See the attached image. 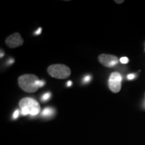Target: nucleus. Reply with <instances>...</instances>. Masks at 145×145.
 <instances>
[{"mask_svg": "<svg viewBox=\"0 0 145 145\" xmlns=\"http://www.w3.org/2000/svg\"><path fill=\"white\" fill-rule=\"evenodd\" d=\"M39 77L33 74H25L18 78V86L27 93H34L40 88Z\"/></svg>", "mask_w": 145, "mask_h": 145, "instance_id": "nucleus-1", "label": "nucleus"}, {"mask_svg": "<svg viewBox=\"0 0 145 145\" xmlns=\"http://www.w3.org/2000/svg\"><path fill=\"white\" fill-rule=\"evenodd\" d=\"M48 73L52 77L59 79H65L69 77L71 71L70 68L63 64L52 65L48 67Z\"/></svg>", "mask_w": 145, "mask_h": 145, "instance_id": "nucleus-2", "label": "nucleus"}, {"mask_svg": "<svg viewBox=\"0 0 145 145\" xmlns=\"http://www.w3.org/2000/svg\"><path fill=\"white\" fill-rule=\"evenodd\" d=\"M19 106L21 109L24 108L28 109L30 115L31 116H36L40 112V106L39 103L30 97H24L19 102Z\"/></svg>", "mask_w": 145, "mask_h": 145, "instance_id": "nucleus-3", "label": "nucleus"}, {"mask_svg": "<svg viewBox=\"0 0 145 145\" xmlns=\"http://www.w3.org/2000/svg\"><path fill=\"white\" fill-rule=\"evenodd\" d=\"M122 77L118 72H114L110 75L108 79L109 89L113 93H118L122 88Z\"/></svg>", "mask_w": 145, "mask_h": 145, "instance_id": "nucleus-4", "label": "nucleus"}, {"mask_svg": "<svg viewBox=\"0 0 145 145\" xmlns=\"http://www.w3.org/2000/svg\"><path fill=\"white\" fill-rule=\"evenodd\" d=\"M98 61L103 66L106 67H113L116 66L119 62V59L118 57L112 54H101L99 55Z\"/></svg>", "mask_w": 145, "mask_h": 145, "instance_id": "nucleus-5", "label": "nucleus"}, {"mask_svg": "<svg viewBox=\"0 0 145 145\" xmlns=\"http://www.w3.org/2000/svg\"><path fill=\"white\" fill-rule=\"evenodd\" d=\"M5 44L11 48H16L24 44V40L20 34L16 32L9 36L5 40Z\"/></svg>", "mask_w": 145, "mask_h": 145, "instance_id": "nucleus-6", "label": "nucleus"}, {"mask_svg": "<svg viewBox=\"0 0 145 145\" xmlns=\"http://www.w3.org/2000/svg\"><path fill=\"white\" fill-rule=\"evenodd\" d=\"M54 113V110L51 108H46L42 112V116H50Z\"/></svg>", "mask_w": 145, "mask_h": 145, "instance_id": "nucleus-7", "label": "nucleus"}, {"mask_svg": "<svg viewBox=\"0 0 145 145\" xmlns=\"http://www.w3.org/2000/svg\"><path fill=\"white\" fill-rule=\"evenodd\" d=\"M50 96H51V95H50V93H46L42 95V97L41 99L42 101H47L50 98Z\"/></svg>", "mask_w": 145, "mask_h": 145, "instance_id": "nucleus-8", "label": "nucleus"}, {"mask_svg": "<svg viewBox=\"0 0 145 145\" xmlns=\"http://www.w3.org/2000/svg\"><path fill=\"white\" fill-rule=\"evenodd\" d=\"M120 61L122 63V64H127L128 62H129V60L126 57H122L120 59Z\"/></svg>", "mask_w": 145, "mask_h": 145, "instance_id": "nucleus-9", "label": "nucleus"}, {"mask_svg": "<svg viewBox=\"0 0 145 145\" xmlns=\"http://www.w3.org/2000/svg\"><path fill=\"white\" fill-rule=\"evenodd\" d=\"M91 80V76L90 75H87L86 77H85L83 78V81L84 83H89Z\"/></svg>", "mask_w": 145, "mask_h": 145, "instance_id": "nucleus-10", "label": "nucleus"}, {"mask_svg": "<svg viewBox=\"0 0 145 145\" xmlns=\"http://www.w3.org/2000/svg\"><path fill=\"white\" fill-rule=\"evenodd\" d=\"M19 114H20V112L18 110H16L15 112H14V113L13 114V118L14 119H16L19 116Z\"/></svg>", "mask_w": 145, "mask_h": 145, "instance_id": "nucleus-11", "label": "nucleus"}, {"mask_svg": "<svg viewBox=\"0 0 145 145\" xmlns=\"http://www.w3.org/2000/svg\"><path fill=\"white\" fill-rule=\"evenodd\" d=\"M135 74H129V75L127 76V78H128V79H129V80H132V79H135Z\"/></svg>", "mask_w": 145, "mask_h": 145, "instance_id": "nucleus-12", "label": "nucleus"}, {"mask_svg": "<svg viewBox=\"0 0 145 145\" xmlns=\"http://www.w3.org/2000/svg\"><path fill=\"white\" fill-rule=\"evenodd\" d=\"M44 84H45V81L43 80H40L39 82V87L40 88H42L43 86H44Z\"/></svg>", "mask_w": 145, "mask_h": 145, "instance_id": "nucleus-13", "label": "nucleus"}, {"mask_svg": "<svg viewBox=\"0 0 145 145\" xmlns=\"http://www.w3.org/2000/svg\"><path fill=\"white\" fill-rule=\"evenodd\" d=\"M41 32H42V28H39V29H38L37 31H36L35 32H34V34H35L36 35H39V34L41 33Z\"/></svg>", "mask_w": 145, "mask_h": 145, "instance_id": "nucleus-14", "label": "nucleus"}, {"mask_svg": "<svg viewBox=\"0 0 145 145\" xmlns=\"http://www.w3.org/2000/svg\"><path fill=\"white\" fill-rule=\"evenodd\" d=\"M8 63L9 64H12V63H14V60L13 59H11L10 60H9V61H8Z\"/></svg>", "mask_w": 145, "mask_h": 145, "instance_id": "nucleus-15", "label": "nucleus"}, {"mask_svg": "<svg viewBox=\"0 0 145 145\" xmlns=\"http://www.w3.org/2000/svg\"><path fill=\"white\" fill-rule=\"evenodd\" d=\"M3 55H4V51L2 50H1V56H0V57L2 58L3 57Z\"/></svg>", "mask_w": 145, "mask_h": 145, "instance_id": "nucleus-16", "label": "nucleus"}, {"mask_svg": "<svg viewBox=\"0 0 145 145\" xmlns=\"http://www.w3.org/2000/svg\"><path fill=\"white\" fill-rule=\"evenodd\" d=\"M124 0H122V1H118V0H116L115 2L117 3H122L124 2Z\"/></svg>", "mask_w": 145, "mask_h": 145, "instance_id": "nucleus-17", "label": "nucleus"}, {"mask_svg": "<svg viewBox=\"0 0 145 145\" xmlns=\"http://www.w3.org/2000/svg\"><path fill=\"white\" fill-rule=\"evenodd\" d=\"M72 85V82L71 81H69L68 82H67V86L68 87H70Z\"/></svg>", "mask_w": 145, "mask_h": 145, "instance_id": "nucleus-18", "label": "nucleus"}, {"mask_svg": "<svg viewBox=\"0 0 145 145\" xmlns=\"http://www.w3.org/2000/svg\"><path fill=\"white\" fill-rule=\"evenodd\" d=\"M144 50H145V48H144Z\"/></svg>", "mask_w": 145, "mask_h": 145, "instance_id": "nucleus-19", "label": "nucleus"}, {"mask_svg": "<svg viewBox=\"0 0 145 145\" xmlns=\"http://www.w3.org/2000/svg\"><path fill=\"white\" fill-rule=\"evenodd\" d=\"M144 94H145V93H144Z\"/></svg>", "mask_w": 145, "mask_h": 145, "instance_id": "nucleus-20", "label": "nucleus"}]
</instances>
